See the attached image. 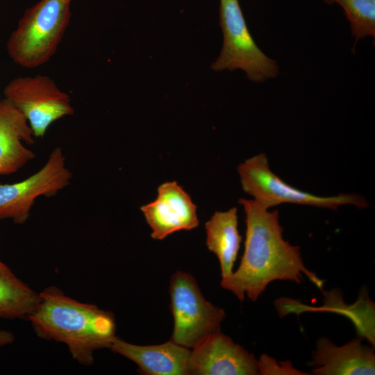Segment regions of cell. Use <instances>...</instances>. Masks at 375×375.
I'll return each instance as SVG.
<instances>
[{
  "label": "cell",
  "mask_w": 375,
  "mask_h": 375,
  "mask_svg": "<svg viewBox=\"0 0 375 375\" xmlns=\"http://www.w3.org/2000/svg\"><path fill=\"white\" fill-rule=\"evenodd\" d=\"M190 351L188 371L192 375L258 374V360L221 331Z\"/></svg>",
  "instance_id": "9"
},
{
  "label": "cell",
  "mask_w": 375,
  "mask_h": 375,
  "mask_svg": "<svg viewBox=\"0 0 375 375\" xmlns=\"http://www.w3.org/2000/svg\"><path fill=\"white\" fill-rule=\"evenodd\" d=\"M140 210L154 240H163L181 230H192L199 223L197 206L176 181L161 184L158 188L156 199L141 206Z\"/></svg>",
  "instance_id": "10"
},
{
  "label": "cell",
  "mask_w": 375,
  "mask_h": 375,
  "mask_svg": "<svg viewBox=\"0 0 375 375\" xmlns=\"http://www.w3.org/2000/svg\"><path fill=\"white\" fill-rule=\"evenodd\" d=\"M337 3L344 10L356 42L375 35V0H324Z\"/></svg>",
  "instance_id": "16"
},
{
  "label": "cell",
  "mask_w": 375,
  "mask_h": 375,
  "mask_svg": "<svg viewBox=\"0 0 375 375\" xmlns=\"http://www.w3.org/2000/svg\"><path fill=\"white\" fill-rule=\"evenodd\" d=\"M221 52L211 65L215 72L240 69L253 82L262 83L279 74L277 62L257 45L247 27L238 0H220Z\"/></svg>",
  "instance_id": "4"
},
{
  "label": "cell",
  "mask_w": 375,
  "mask_h": 375,
  "mask_svg": "<svg viewBox=\"0 0 375 375\" xmlns=\"http://www.w3.org/2000/svg\"><path fill=\"white\" fill-rule=\"evenodd\" d=\"M260 374H305L294 369L290 362H277L267 355H262L258 360Z\"/></svg>",
  "instance_id": "17"
},
{
  "label": "cell",
  "mask_w": 375,
  "mask_h": 375,
  "mask_svg": "<svg viewBox=\"0 0 375 375\" xmlns=\"http://www.w3.org/2000/svg\"><path fill=\"white\" fill-rule=\"evenodd\" d=\"M39 301V293L21 281L0 260V318L28 319Z\"/></svg>",
  "instance_id": "15"
},
{
  "label": "cell",
  "mask_w": 375,
  "mask_h": 375,
  "mask_svg": "<svg viewBox=\"0 0 375 375\" xmlns=\"http://www.w3.org/2000/svg\"><path fill=\"white\" fill-rule=\"evenodd\" d=\"M169 294L174 322L172 341L190 349L220 331L224 310L205 299L191 274L176 272L170 278Z\"/></svg>",
  "instance_id": "6"
},
{
  "label": "cell",
  "mask_w": 375,
  "mask_h": 375,
  "mask_svg": "<svg viewBox=\"0 0 375 375\" xmlns=\"http://www.w3.org/2000/svg\"><path fill=\"white\" fill-rule=\"evenodd\" d=\"M206 245L219 262L222 281L233 274L242 238L238 228L237 208L215 212L206 223Z\"/></svg>",
  "instance_id": "14"
},
{
  "label": "cell",
  "mask_w": 375,
  "mask_h": 375,
  "mask_svg": "<svg viewBox=\"0 0 375 375\" xmlns=\"http://www.w3.org/2000/svg\"><path fill=\"white\" fill-rule=\"evenodd\" d=\"M72 178L62 149L56 147L44 166L34 174L11 184L0 183V219L25 223L37 198L57 194L69 185Z\"/></svg>",
  "instance_id": "8"
},
{
  "label": "cell",
  "mask_w": 375,
  "mask_h": 375,
  "mask_svg": "<svg viewBox=\"0 0 375 375\" xmlns=\"http://www.w3.org/2000/svg\"><path fill=\"white\" fill-rule=\"evenodd\" d=\"M108 349L134 362L144 374H188L190 350L171 340L160 344L141 346L116 336Z\"/></svg>",
  "instance_id": "12"
},
{
  "label": "cell",
  "mask_w": 375,
  "mask_h": 375,
  "mask_svg": "<svg viewBox=\"0 0 375 375\" xmlns=\"http://www.w3.org/2000/svg\"><path fill=\"white\" fill-rule=\"evenodd\" d=\"M39 294L38 304L28 318L36 335L64 343L74 360L92 365L94 351L108 349L116 337L113 314L67 297L55 286Z\"/></svg>",
  "instance_id": "2"
},
{
  "label": "cell",
  "mask_w": 375,
  "mask_h": 375,
  "mask_svg": "<svg viewBox=\"0 0 375 375\" xmlns=\"http://www.w3.org/2000/svg\"><path fill=\"white\" fill-rule=\"evenodd\" d=\"M361 338L338 347L328 338L317 342L310 365L317 375H363L375 374L374 349L362 344Z\"/></svg>",
  "instance_id": "11"
},
{
  "label": "cell",
  "mask_w": 375,
  "mask_h": 375,
  "mask_svg": "<svg viewBox=\"0 0 375 375\" xmlns=\"http://www.w3.org/2000/svg\"><path fill=\"white\" fill-rule=\"evenodd\" d=\"M245 213L244 251L239 267L221 286L242 301L245 295L256 301L276 280L301 283L303 274L319 289L323 281L304 265L299 247L283 238L278 212L270 211L253 199H239Z\"/></svg>",
  "instance_id": "1"
},
{
  "label": "cell",
  "mask_w": 375,
  "mask_h": 375,
  "mask_svg": "<svg viewBox=\"0 0 375 375\" xmlns=\"http://www.w3.org/2000/svg\"><path fill=\"white\" fill-rule=\"evenodd\" d=\"M24 115L8 99L0 101V176L12 174L35 157L22 143H34Z\"/></svg>",
  "instance_id": "13"
},
{
  "label": "cell",
  "mask_w": 375,
  "mask_h": 375,
  "mask_svg": "<svg viewBox=\"0 0 375 375\" xmlns=\"http://www.w3.org/2000/svg\"><path fill=\"white\" fill-rule=\"evenodd\" d=\"M238 172L243 190L254 201L269 209L283 203L332 210L344 205H352L359 208L367 206L365 199L358 194L319 196L291 186L270 169L264 153L253 156L240 163Z\"/></svg>",
  "instance_id": "5"
},
{
  "label": "cell",
  "mask_w": 375,
  "mask_h": 375,
  "mask_svg": "<svg viewBox=\"0 0 375 375\" xmlns=\"http://www.w3.org/2000/svg\"><path fill=\"white\" fill-rule=\"evenodd\" d=\"M14 340L15 336L12 332L0 330V347L10 344Z\"/></svg>",
  "instance_id": "18"
},
{
  "label": "cell",
  "mask_w": 375,
  "mask_h": 375,
  "mask_svg": "<svg viewBox=\"0 0 375 375\" xmlns=\"http://www.w3.org/2000/svg\"><path fill=\"white\" fill-rule=\"evenodd\" d=\"M3 94L26 118L35 138H43L54 122L74 112L69 96L45 75L16 78Z\"/></svg>",
  "instance_id": "7"
},
{
  "label": "cell",
  "mask_w": 375,
  "mask_h": 375,
  "mask_svg": "<svg viewBox=\"0 0 375 375\" xmlns=\"http://www.w3.org/2000/svg\"><path fill=\"white\" fill-rule=\"evenodd\" d=\"M72 0H40L28 8L7 42L18 65L40 67L55 54L70 21Z\"/></svg>",
  "instance_id": "3"
}]
</instances>
